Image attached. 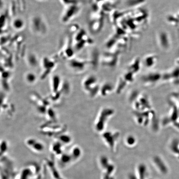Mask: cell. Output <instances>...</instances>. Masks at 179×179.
Masks as SVG:
<instances>
[{"label": "cell", "instance_id": "obj_1", "mask_svg": "<svg viewBox=\"0 0 179 179\" xmlns=\"http://www.w3.org/2000/svg\"><path fill=\"white\" fill-rule=\"evenodd\" d=\"M127 68L118 80L115 85V91L118 95L122 93L126 87L133 83L136 74L140 70V62L136 60Z\"/></svg>", "mask_w": 179, "mask_h": 179}, {"label": "cell", "instance_id": "obj_2", "mask_svg": "<svg viewBox=\"0 0 179 179\" xmlns=\"http://www.w3.org/2000/svg\"><path fill=\"white\" fill-rule=\"evenodd\" d=\"M115 113V109L111 107H105L100 109L94 123V129L96 132L101 134L105 131L108 122Z\"/></svg>", "mask_w": 179, "mask_h": 179}, {"label": "cell", "instance_id": "obj_3", "mask_svg": "<svg viewBox=\"0 0 179 179\" xmlns=\"http://www.w3.org/2000/svg\"><path fill=\"white\" fill-rule=\"evenodd\" d=\"M101 85L97 77L94 75L88 76L82 83L83 88L91 98H94L99 95Z\"/></svg>", "mask_w": 179, "mask_h": 179}, {"label": "cell", "instance_id": "obj_4", "mask_svg": "<svg viewBox=\"0 0 179 179\" xmlns=\"http://www.w3.org/2000/svg\"><path fill=\"white\" fill-rule=\"evenodd\" d=\"M162 75L158 72H151L145 74L142 78V82L144 85L148 87H152L159 83L162 80Z\"/></svg>", "mask_w": 179, "mask_h": 179}, {"label": "cell", "instance_id": "obj_5", "mask_svg": "<svg viewBox=\"0 0 179 179\" xmlns=\"http://www.w3.org/2000/svg\"><path fill=\"white\" fill-rule=\"evenodd\" d=\"M101 134L102 139L111 148H113L120 136V132L115 130H105Z\"/></svg>", "mask_w": 179, "mask_h": 179}, {"label": "cell", "instance_id": "obj_6", "mask_svg": "<svg viewBox=\"0 0 179 179\" xmlns=\"http://www.w3.org/2000/svg\"><path fill=\"white\" fill-rule=\"evenodd\" d=\"M61 79L59 76L55 75L52 77L51 80V90L52 93V98L56 99L60 95V90L61 87Z\"/></svg>", "mask_w": 179, "mask_h": 179}, {"label": "cell", "instance_id": "obj_7", "mask_svg": "<svg viewBox=\"0 0 179 179\" xmlns=\"http://www.w3.org/2000/svg\"><path fill=\"white\" fill-rule=\"evenodd\" d=\"M115 91V86H114L112 83L107 82L101 85L99 90V95L101 96L106 97Z\"/></svg>", "mask_w": 179, "mask_h": 179}, {"label": "cell", "instance_id": "obj_8", "mask_svg": "<svg viewBox=\"0 0 179 179\" xmlns=\"http://www.w3.org/2000/svg\"><path fill=\"white\" fill-rule=\"evenodd\" d=\"M26 143L27 145L36 151H42L44 149V144L34 138H29L27 139Z\"/></svg>", "mask_w": 179, "mask_h": 179}, {"label": "cell", "instance_id": "obj_9", "mask_svg": "<svg viewBox=\"0 0 179 179\" xmlns=\"http://www.w3.org/2000/svg\"><path fill=\"white\" fill-rule=\"evenodd\" d=\"M42 19L39 17L33 18L32 20V28L36 32H42L45 30V26Z\"/></svg>", "mask_w": 179, "mask_h": 179}, {"label": "cell", "instance_id": "obj_10", "mask_svg": "<svg viewBox=\"0 0 179 179\" xmlns=\"http://www.w3.org/2000/svg\"><path fill=\"white\" fill-rule=\"evenodd\" d=\"M78 10L79 9L77 6L73 4L70 6L63 17V21L64 22L69 21V19L73 18L78 13Z\"/></svg>", "mask_w": 179, "mask_h": 179}, {"label": "cell", "instance_id": "obj_11", "mask_svg": "<svg viewBox=\"0 0 179 179\" xmlns=\"http://www.w3.org/2000/svg\"><path fill=\"white\" fill-rule=\"evenodd\" d=\"M85 63L77 60H72L69 62V66L75 72H81L84 70Z\"/></svg>", "mask_w": 179, "mask_h": 179}, {"label": "cell", "instance_id": "obj_12", "mask_svg": "<svg viewBox=\"0 0 179 179\" xmlns=\"http://www.w3.org/2000/svg\"><path fill=\"white\" fill-rule=\"evenodd\" d=\"M56 137L57 141H59L62 144H69L72 141V138L70 135L64 132L59 134L56 136Z\"/></svg>", "mask_w": 179, "mask_h": 179}, {"label": "cell", "instance_id": "obj_13", "mask_svg": "<svg viewBox=\"0 0 179 179\" xmlns=\"http://www.w3.org/2000/svg\"><path fill=\"white\" fill-rule=\"evenodd\" d=\"M54 66V63L49 61L48 59H45L43 62V66L45 69V72L46 73V76L48 74V72H50L52 69H53Z\"/></svg>", "mask_w": 179, "mask_h": 179}, {"label": "cell", "instance_id": "obj_14", "mask_svg": "<svg viewBox=\"0 0 179 179\" xmlns=\"http://www.w3.org/2000/svg\"><path fill=\"white\" fill-rule=\"evenodd\" d=\"M156 61V58L154 56H147L144 60V64L145 67L150 68L152 67L155 64Z\"/></svg>", "mask_w": 179, "mask_h": 179}, {"label": "cell", "instance_id": "obj_15", "mask_svg": "<svg viewBox=\"0 0 179 179\" xmlns=\"http://www.w3.org/2000/svg\"><path fill=\"white\" fill-rule=\"evenodd\" d=\"M25 22L21 18H16L13 22V27L17 30L22 29L24 26Z\"/></svg>", "mask_w": 179, "mask_h": 179}, {"label": "cell", "instance_id": "obj_16", "mask_svg": "<svg viewBox=\"0 0 179 179\" xmlns=\"http://www.w3.org/2000/svg\"><path fill=\"white\" fill-rule=\"evenodd\" d=\"M25 79L28 83L34 84L36 81V76L34 73L28 72L25 75Z\"/></svg>", "mask_w": 179, "mask_h": 179}, {"label": "cell", "instance_id": "obj_17", "mask_svg": "<svg viewBox=\"0 0 179 179\" xmlns=\"http://www.w3.org/2000/svg\"><path fill=\"white\" fill-rule=\"evenodd\" d=\"M125 142L128 145H134L136 142V139L135 136L130 134L126 137Z\"/></svg>", "mask_w": 179, "mask_h": 179}, {"label": "cell", "instance_id": "obj_18", "mask_svg": "<svg viewBox=\"0 0 179 179\" xmlns=\"http://www.w3.org/2000/svg\"><path fill=\"white\" fill-rule=\"evenodd\" d=\"M37 58L35 55L31 54L28 56V63H29V64L32 67L36 66L37 65Z\"/></svg>", "mask_w": 179, "mask_h": 179}, {"label": "cell", "instance_id": "obj_19", "mask_svg": "<svg viewBox=\"0 0 179 179\" xmlns=\"http://www.w3.org/2000/svg\"><path fill=\"white\" fill-rule=\"evenodd\" d=\"M81 149L78 146H75L72 150V156L75 158H78L81 155Z\"/></svg>", "mask_w": 179, "mask_h": 179}, {"label": "cell", "instance_id": "obj_20", "mask_svg": "<svg viewBox=\"0 0 179 179\" xmlns=\"http://www.w3.org/2000/svg\"><path fill=\"white\" fill-rule=\"evenodd\" d=\"M7 148H8V144L6 141H5V140H3L1 142V146H0L1 153L5 152L7 150Z\"/></svg>", "mask_w": 179, "mask_h": 179}, {"label": "cell", "instance_id": "obj_21", "mask_svg": "<svg viewBox=\"0 0 179 179\" xmlns=\"http://www.w3.org/2000/svg\"><path fill=\"white\" fill-rule=\"evenodd\" d=\"M70 155H68L67 154L64 155L62 157V160L63 162H67L70 160Z\"/></svg>", "mask_w": 179, "mask_h": 179}, {"label": "cell", "instance_id": "obj_22", "mask_svg": "<svg viewBox=\"0 0 179 179\" xmlns=\"http://www.w3.org/2000/svg\"></svg>", "mask_w": 179, "mask_h": 179}]
</instances>
